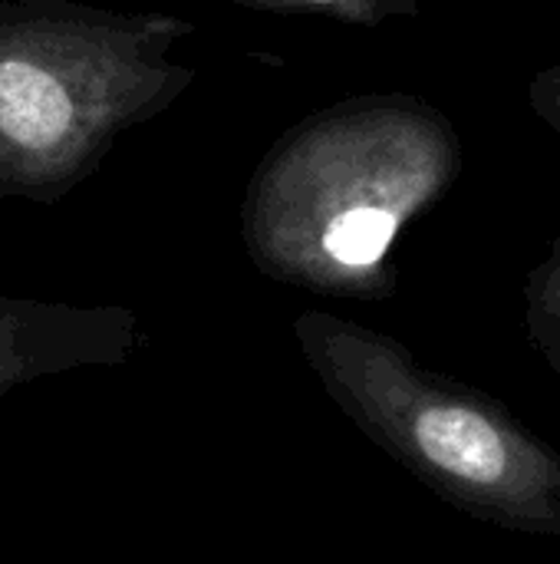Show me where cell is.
<instances>
[{"label": "cell", "instance_id": "6", "mask_svg": "<svg viewBox=\"0 0 560 564\" xmlns=\"http://www.w3.org/2000/svg\"><path fill=\"white\" fill-rule=\"evenodd\" d=\"M528 102H531V112L554 135H560V63L558 66L541 69V73H535V79L528 86Z\"/></svg>", "mask_w": 560, "mask_h": 564}, {"label": "cell", "instance_id": "4", "mask_svg": "<svg viewBox=\"0 0 560 564\" xmlns=\"http://www.w3.org/2000/svg\"><path fill=\"white\" fill-rule=\"evenodd\" d=\"M267 13H307L327 17L347 26H383L386 20L419 17V0H221Z\"/></svg>", "mask_w": 560, "mask_h": 564}, {"label": "cell", "instance_id": "2", "mask_svg": "<svg viewBox=\"0 0 560 564\" xmlns=\"http://www.w3.org/2000/svg\"><path fill=\"white\" fill-rule=\"evenodd\" d=\"M195 23L168 10L0 0V202L59 205L116 142L198 79L172 50Z\"/></svg>", "mask_w": 560, "mask_h": 564}, {"label": "cell", "instance_id": "1", "mask_svg": "<svg viewBox=\"0 0 560 564\" xmlns=\"http://www.w3.org/2000/svg\"><path fill=\"white\" fill-rule=\"evenodd\" d=\"M455 122L409 93H363L284 129L241 198L261 271L343 294H386L399 235L459 182Z\"/></svg>", "mask_w": 560, "mask_h": 564}, {"label": "cell", "instance_id": "5", "mask_svg": "<svg viewBox=\"0 0 560 564\" xmlns=\"http://www.w3.org/2000/svg\"><path fill=\"white\" fill-rule=\"evenodd\" d=\"M525 317L531 340L560 373V238L525 284Z\"/></svg>", "mask_w": 560, "mask_h": 564}, {"label": "cell", "instance_id": "3", "mask_svg": "<svg viewBox=\"0 0 560 564\" xmlns=\"http://www.w3.org/2000/svg\"><path fill=\"white\" fill-rule=\"evenodd\" d=\"M337 357L380 387L416 459L479 516L560 539V456L508 410L419 377L406 354L353 327H323Z\"/></svg>", "mask_w": 560, "mask_h": 564}]
</instances>
